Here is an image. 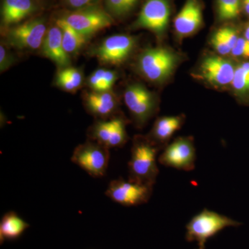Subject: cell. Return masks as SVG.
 <instances>
[{
  "instance_id": "1",
  "label": "cell",
  "mask_w": 249,
  "mask_h": 249,
  "mask_svg": "<svg viewBox=\"0 0 249 249\" xmlns=\"http://www.w3.org/2000/svg\"><path fill=\"white\" fill-rule=\"evenodd\" d=\"M160 150L148 138L136 137L128 163V179L154 186L160 172L157 157Z\"/></svg>"
},
{
  "instance_id": "2",
  "label": "cell",
  "mask_w": 249,
  "mask_h": 249,
  "mask_svg": "<svg viewBox=\"0 0 249 249\" xmlns=\"http://www.w3.org/2000/svg\"><path fill=\"white\" fill-rule=\"evenodd\" d=\"M181 61L179 54L163 47L148 48L139 55L137 67L145 79L161 83L173 75Z\"/></svg>"
},
{
  "instance_id": "3",
  "label": "cell",
  "mask_w": 249,
  "mask_h": 249,
  "mask_svg": "<svg viewBox=\"0 0 249 249\" xmlns=\"http://www.w3.org/2000/svg\"><path fill=\"white\" fill-rule=\"evenodd\" d=\"M242 223L214 211L204 209L187 224L186 239L196 242L198 249H205L206 241L227 227H237Z\"/></svg>"
},
{
  "instance_id": "4",
  "label": "cell",
  "mask_w": 249,
  "mask_h": 249,
  "mask_svg": "<svg viewBox=\"0 0 249 249\" xmlns=\"http://www.w3.org/2000/svg\"><path fill=\"white\" fill-rule=\"evenodd\" d=\"M173 6L174 0H145L132 29H146L161 39L169 27Z\"/></svg>"
},
{
  "instance_id": "5",
  "label": "cell",
  "mask_w": 249,
  "mask_h": 249,
  "mask_svg": "<svg viewBox=\"0 0 249 249\" xmlns=\"http://www.w3.org/2000/svg\"><path fill=\"white\" fill-rule=\"evenodd\" d=\"M61 18L75 30L89 38L98 31L111 27L114 22L107 11L93 4L74 10Z\"/></svg>"
},
{
  "instance_id": "6",
  "label": "cell",
  "mask_w": 249,
  "mask_h": 249,
  "mask_svg": "<svg viewBox=\"0 0 249 249\" xmlns=\"http://www.w3.org/2000/svg\"><path fill=\"white\" fill-rule=\"evenodd\" d=\"M109 148L97 142H88L73 151L71 161L95 178L104 177L109 162Z\"/></svg>"
},
{
  "instance_id": "7",
  "label": "cell",
  "mask_w": 249,
  "mask_h": 249,
  "mask_svg": "<svg viewBox=\"0 0 249 249\" xmlns=\"http://www.w3.org/2000/svg\"><path fill=\"white\" fill-rule=\"evenodd\" d=\"M47 29L43 19L36 18L6 29L8 44L19 50L41 49Z\"/></svg>"
},
{
  "instance_id": "8",
  "label": "cell",
  "mask_w": 249,
  "mask_h": 249,
  "mask_svg": "<svg viewBox=\"0 0 249 249\" xmlns=\"http://www.w3.org/2000/svg\"><path fill=\"white\" fill-rule=\"evenodd\" d=\"M124 104L136 124L142 127L151 119L157 109L155 94L139 83L129 85L124 95Z\"/></svg>"
},
{
  "instance_id": "9",
  "label": "cell",
  "mask_w": 249,
  "mask_h": 249,
  "mask_svg": "<svg viewBox=\"0 0 249 249\" xmlns=\"http://www.w3.org/2000/svg\"><path fill=\"white\" fill-rule=\"evenodd\" d=\"M136 45L137 39L134 36H109L94 49L92 54L103 65H121L130 56Z\"/></svg>"
},
{
  "instance_id": "10",
  "label": "cell",
  "mask_w": 249,
  "mask_h": 249,
  "mask_svg": "<svg viewBox=\"0 0 249 249\" xmlns=\"http://www.w3.org/2000/svg\"><path fill=\"white\" fill-rule=\"evenodd\" d=\"M153 186L120 178L111 181L106 195L118 204L137 206L145 204L151 197Z\"/></svg>"
},
{
  "instance_id": "11",
  "label": "cell",
  "mask_w": 249,
  "mask_h": 249,
  "mask_svg": "<svg viewBox=\"0 0 249 249\" xmlns=\"http://www.w3.org/2000/svg\"><path fill=\"white\" fill-rule=\"evenodd\" d=\"M160 164L183 171L196 168V149L192 137H178L163 148L159 157Z\"/></svg>"
},
{
  "instance_id": "12",
  "label": "cell",
  "mask_w": 249,
  "mask_h": 249,
  "mask_svg": "<svg viewBox=\"0 0 249 249\" xmlns=\"http://www.w3.org/2000/svg\"><path fill=\"white\" fill-rule=\"evenodd\" d=\"M127 121L122 116H114L107 119H101L93 124L89 135L91 141L104 146L121 147L127 142Z\"/></svg>"
},
{
  "instance_id": "13",
  "label": "cell",
  "mask_w": 249,
  "mask_h": 249,
  "mask_svg": "<svg viewBox=\"0 0 249 249\" xmlns=\"http://www.w3.org/2000/svg\"><path fill=\"white\" fill-rule=\"evenodd\" d=\"M231 61L218 55L206 57L201 62L196 76L217 88L231 85L235 71Z\"/></svg>"
},
{
  "instance_id": "14",
  "label": "cell",
  "mask_w": 249,
  "mask_h": 249,
  "mask_svg": "<svg viewBox=\"0 0 249 249\" xmlns=\"http://www.w3.org/2000/svg\"><path fill=\"white\" fill-rule=\"evenodd\" d=\"M204 4L202 0H186L175 16L174 29L180 38L196 34L204 25Z\"/></svg>"
},
{
  "instance_id": "15",
  "label": "cell",
  "mask_w": 249,
  "mask_h": 249,
  "mask_svg": "<svg viewBox=\"0 0 249 249\" xmlns=\"http://www.w3.org/2000/svg\"><path fill=\"white\" fill-rule=\"evenodd\" d=\"M87 110L91 115L101 119H107L115 116L119 102L111 91L85 93L83 97Z\"/></svg>"
},
{
  "instance_id": "16",
  "label": "cell",
  "mask_w": 249,
  "mask_h": 249,
  "mask_svg": "<svg viewBox=\"0 0 249 249\" xmlns=\"http://www.w3.org/2000/svg\"><path fill=\"white\" fill-rule=\"evenodd\" d=\"M41 52L44 56L54 62L59 69L71 66V59L62 44L61 29L57 24L47 30Z\"/></svg>"
},
{
  "instance_id": "17",
  "label": "cell",
  "mask_w": 249,
  "mask_h": 249,
  "mask_svg": "<svg viewBox=\"0 0 249 249\" xmlns=\"http://www.w3.org/2000/svg\"><path fill=\"white\" fill-rule=\"evenodd\" d=\"M37 10L34 0H3L1 23L4 28L19 24Z\"/></svg>"
},
{
  "instance_id": "18",
  "label": "cell",
  "mask_w": 249,
  "mask_h": 249,
  "mask_svg": "<svg viewBox=\"0 0 249 249\" xmlns=\"http://www.w3.org/2000/svg\"><path fill=\"white\" fill-rule=\"evenodd\" d=\"M184 121L182 116H163L155 121L150 137H147L157 146L163 149L173 137L181 128Z\"/></svg>"
},
{
  "instance_id": "19",
  "label": "cell",
  "mask_w": 249,
  "mask_h": 249,
  "mask_svg": "<svg viewBox=\"0 0 249 249\" xmlns=\"http://www.w3.org/2000/svg\"><path fill=\"white\" fill-rule=\"evenodd\" d=\"M238 39L237 28L227 23L214 31L211 39V44L218 54L227 55L231 53L232 49Z\"/></svg>"
},
{
  "instance_id": "20",
  "label": "cell",
  "mask_w": 249,
  "mask_h": 249,
  "mask_svg": "<svg viewBox=\"0 0 249 249\" xmlns=\"http://www.w3.org/2000/svg\"><path fill=\"white\" fill-rule=\"evenodd\" d=\"M55 24L61 29L64 49L70 56L78 53L89 39L75 30L62 18L57 19Z\"/></svg>"
},
{
  "instance_id": "21",
  "label": "cell",
  "mask_w": 249,
  "mask_h": 249,
  "mask_svg": "<svg viewBox=\"0 0 249 249\" xmlns=\"http://www.w3.org/2000/svg\"><path fill=\"white\" fill-rule=\"evenodd\" d=\"M29 227V224L14 211H10L1 218L0 222V239L14 240L22 235Z\"/></svg>"
},
{
  "instance_id": "22",
  "label": "cell",
  "mask_w": 249,
  "mask_h": 249,
  "mask_svg": "<svg viewBox=\"0 0 249 249\" xmlns=\"http://www.w3.org/2000/svg\"><path fill=\"white\" fill-rule=\"evenodd\" d=\"M83 83L82 71L71 66L60 69L55 77L57 86L68 92H75L79 89Z\"/></svg>"
},
{
  "instance_id": "23",
  "label": "cell",
  "mask_w": 249,
  "mask_h": 249,
  "mask_svg": "<svg viewBox=\"0 0 249 249\" xmlns=\"http://www.w3.org/2000/svg\"><path fill=\"white\" fill-rule=\"evenodd\" d=\"M216 19L219 23L235 21L242 11V0H214Z\"/></svg>"
},
{
  "instance_id": "24",
  "label": "cell",
  "mask_w": 249,
  "mask_h": 249,
  "mask_svg": "<svg viewBox=\"0 0 249 249\" xmlns=\"http://www.w3.org/2000/svg\"><path fill=\"white\" fill-rule=\"evenodd\" d=\"M118 74L113 70L98 69L88 77V83L90 89L94 91H109L115 84Z\"/></svg>"
},
{
  "instance_id": "25",
  "label": "cell",
  "mask_w": 249,
  "mask_h": 249,
  "mask_svg": "<svg viewBox=\"0 0 249 249\" xmlns=\"http://www.w3.org/2000/svg\"><path fill=\"white\" fill-rule=\"evenodd\" d=\"M231 86L236 96L245 97L249 93V62L236 67Z\"/></svg>"
},
{
  "instance_id": "26",
  "label": "cell",
  "mask_w": 249,
  "mask_h": 249,
  "mask_svg": "<svg viewBox=\"0 0 249 249\" xmlns=\"http://www.w3.org/2000/svg\"><path fill=\"white\" fill-rule=\"evenodd\" d=\"M140 0H106L107 12L111 17L124 18L132 14Z\"/></svg>"
},
{
  "instance_id": "27",
  "label": "cell",
  "mask_w": 249,
  "mask_h": 249,
  "mask_svg": "<svg viewBox=\"0 0 249 249\" xmlns=\"http://www.w3.org/2000/svg\"><path fill=\"white\" fill-rule=\"evenodd\" d=\"M231 54L236 58H249V41L245 37H239Z\"/></svg>"
},
{
  "instance_id": "28",
  "label": "cell",
  "mask_w": 249,
  "mask_h": 249,
  "mask_svg": "<svg viewBox=\"0 0 249 249\" xmlns=\"http://www.w3.org/2000/svg\"><path fill=\"white\" fill-rule=\"evenodd\" d=\"M14 58L12 54L6 49L5 46L1 44L0 46V71L4 72L10 67L12 66Z\"/></svg>"
},
{
  "instance_id": "29",
  "label": "cell",
  "mask_w": 249,
  "mask_h": 249,
  "mask_svg": "<svg viewBox=\"0 0 249 249\" xmlns=\"http://www.w3.org/2000/svg\"><path fill=\"white\" fill-rule=\"evenodd\" d=\"M67 6L74 10L92 5L95 0H65Z\"/></svg>"
},
{
  "instance_id": "30",
  "label": "cell",
  "mask_w": 249,
  "mask_h": 249,
  "mask_svg": "<svg viewBox=\"0 0 249 249\" xmlns=\"http://www.w3.org/2000/svg\"><path fill=\"white\" fill-rule=\"evenodd\" d=\"M242 11L249 18V0H242Z\"/></svg>"
},
{
  "instance_id": "31",
  "label": "cell",
  "mask_w": 249,
  "mask_h": 249,
  "mask_svg": "<svg viewBox=\"0 0 249 249\" xmlns=\"http://www.w3.org/2000/svg\"><path fill=\"white\" fill-rule=\"evenodd\" d=\"M245 37L247 40L249 41V23L248 25L246 27L245 31Z\"/></svg>"
}]
</instances>
